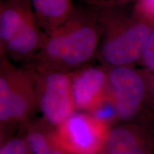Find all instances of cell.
<instances>
[{
    "label": "cell",
    "instance_id": "30bf717a",
    "mask_svg": "<svg viewBox=\"0 0 154 154\" xmlns=\"http://www.w3.org/2000/svg\"><path fill=\"white\" fill-rule=\"evenodd\" d=\"M99 154H145L143 144L134 130L119 126L109 131Z\"/></svg>",
    "mask_w": 154,
    "mask_h": 154
},
{
    "label": "cell",
    "instance_id": "5b68a950",
    "mask_svg": "<svg viewBox=\"0 0 154 154\" xmlns=\"http://www.w3.org/2000/svg\"><path fill=\"white\" fill-rule=\"evenodd\" d=\"M110 131L107 121L86 113H74L51 136L66 154H99Z\"/></svg>",
    "mask_w": 154,
    "mask_h": 154
},
{
    "label": "cell",
    "instance_id": "8fae6325",
    "mask_svg": "<svg viewBox=\"0 0 154 154\" xmlns=\"http://www.w3.org/2000/svg\"><path fill=\"white\" fill-rule=\"evenodd\" d=\"M25 139L32 154H66L42 132L31 131Z\"/></svg>",
    "mask_w": 154,
    "mask_h": 154
},
{
    "label": "cell",
    "instance_id": "3957f363",
    "mask_svg": "<svg viewBox=\"0 0 154 154\" xmlns=\"http://www.w3.org/2000/svg\"><path fill=\"white\" fill-rule=\"evenodd\" d=\"M46 35L30 0H0V52L13 60L29 62Z\"/></svg>",
    "mask_w": 154,
    "mask_h": 154
},
{
    "label": "cell",
    "instance_id": "7c38bea8",
    "mask_svg": "<svg viewBox=\"0 0 154 154\" xmlns=\"http://www.w3.org/2000/svg\"><path fill=\"white\" fill-rule=\"evenodd\" d=\"M139 62L147 70L154 72V25L148 36Z\"/></svg>",
    "mask_w": 154,
    "mask_h": 154
},
{
    "label": "cell",
    "instance_id": "7a4b0ae2",
    "mask_svg": "<svg viewBox=\"0 0 154 154\" xmlns=\"http://www.w3.org/2000/svg\"><path fill=\"white\" fill-rule=\"evenodd\" d=\"M127 7H96L100 40L96 57L107 68L139 62L153 26Z\"/></svg>",
    "mask_w": 154,
    "mask_h": 154
},
{
    "label": "cell",
    "instance_id": "4fadbf2b",
    "mask_svg": "<svg viewBox=\"0 0 154 154\" xmlns=\"http://www.w3.org/2000/svg\"><path fill=\"white\" fill-rule=\"evenodd\" d=\"M0 154H32L26 139L14 138L1 146Z\"/></svg>",
    "mask_w": 154,
    "mask_h": 154
},
{
    "label": "cell",
    "instance_id": "6da1fadb",
    "mask_svg": "<svg viewBox=\"0 0 154 154\" xmlns=\"http://www.w3.org/2000/svg\"><path fill=\"white\" fill-rule=\"evenodd\" d=\"M28 66L44 70L72 73L96 57L100 40L97 9L75 5L69 18L49 33Z\"/></svg>",
    "mask_w": 154,
    "mask_h": 154
},
{
    "label": "cell",
    "instance_id": "5bb4252c",
    "mask_svg": "<svg viewBox=\"0 0 154 154\" xmlns=\"http://www.w3.org/2000/svg\"><path fill=\"white\" fill-rule=\"evenodd\" d=\"M132 10L138 17L154 25V0H138L134 3Z\"/></svg>",
    "mask_w": 154,
    "mask_h": 154
},
{
    "label": "cell",
    "instance_id": "ba28073f",
    "mask_svg": "<svg viewBox=\"0 0 154 154\" xmlns=\"http://www.w3.org/2000/svg\"><path fill=\"white\" fill-rule=\"evenodd\" d=\"M75 107L96 112L106 103L108 92V68L86 66L71 73Z\"/></svg>",
    "mask_w": 154,
    "mask_h": 154
},
{
    "label": "cell",
    "instance_id": "52a82bcc",
    "mask_svg": "<svg viewBox=\"0 0 154 154\" xmlns=\"http://www.w3.org/2000/svg\"><path fill=\"white\" fill-rule=\"evenodd\" d=\"M149 89V79L145 72L132 66L108 68L107 101L119 118H133L145 101Z\"/></svg>",
    "mask_w": 154,
    "mask_h": 154
},
{
    "label": "cell",
    "instance_id": "8992f818",
    "mask_svg": "<svg viewBox=\"0 0 154 154\" xmlns=\"http://www.w3.org/2000/svg\"><path fill=\"white\" fill-rule=\"evenodd\" d=\"M35 82L37 103L50 124L59 126L74 114L71 73L28 66Z\"/></svg>",
    "mask_w": 154,
    "mask_h": 154
},
{
    "label": "cell",
    "instance_id": "9c48e42d",
    "mask_svg": "<svg viewBox=\"0 0 154 154\" xmlns=\"http://www.w3.org/2000/svg\"><path fill=\"white\" fill-rule=\"evenodd\" d=\"M40 27L45 33L54 29L70 16L74 0H30Z\"/></svg>",
    "mask_w": 154,
    "mask_h": 154
},
{
    "label": "cell",
    "instance_id": "9a60e30c",
    "mask_svg": "<svg viewBox=\"0 0 154 154\" xmlns=\"http://www.w3.org/2000/svg\"><path fill=\"white\" fill-rule=\"evenodd\" d=\"M83 4L97 7H115L128 6L131 3H135L138 0H80Z\"/></svg>",
    "mask_w": 154,
    "mask_h": 154
},
{
    "label": "cell",
    "instance_id": "277c9868",
    "mask_svg": "<svg viewBox=\"0 0 154 154\" xmlns=\"http://www.w3.org/2000/svg\"><path fill=\"white\" fill-rule=\"evenodd\" d=\"M37 103L35 82L31 69L14 66L0 52V120L2 125L21 121Z\"/></svg>",
    "mask_w": 154,
    "mask_h": 154
}]
</instances>
